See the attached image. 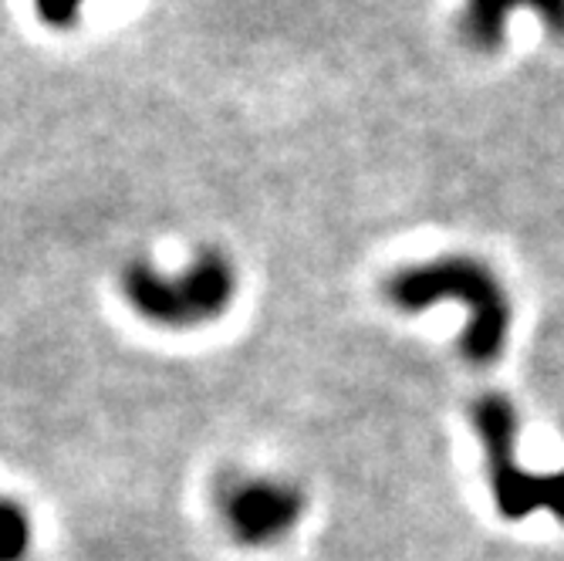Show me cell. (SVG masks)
Returning <instances> with one entry per match:
<instances>
[{
    "label": "cell",
    "instance_id": "8992f818",
    "mask_svg": "<svg viewBox=\"0 0 564 561\" xmlns=\"http://www.w3.org/2000/svg\"><path fill=\"white\" fill-rule=\"evenodd\" d=\"M31 528L18 504L0 500V561H21L28 554Z\"/></svg>",
    "mask_w": 564,
    "mask_h": 561
},
{
    "label": "cell",
    "instance_id": "6da1fadb",
    "mask_svg": "<svg viewBox=\"0 0 564 561\" xmlns=\"http://www.w3.org/2000/svg\"><path fill=\"white\" fill-rule=\"evenodd\" d=\"M386 294L402 312H426L440 301H456L467 312V328L459 352L474 366H490L500 359L510 338V294L500 278L470 253H446V258L402 268L389 278Z\"/></svg>",
    "mask_w": 564,
    "mask_h": 561
},
{
    "label": "cell",
    "instance_id": "7a4b0ae2",
    "mask_svg": "<svg viewBox=\"0 0 564 561\" xmlns=\"http://www.w3.org/2000/svg\"><path fill=\"white\" fill-rule=\"evenodd\" d=\"M474 430L484 446L487 481L500 518L524 521L538 511L564 525V471L534 474L518 461V410L500 392H484L470 410Z\"/></svg>",
    "mask_w": 564,
    "mask_h": 561
},
{
    "label": "cell",
    "instance_id": "5b68a950",
    "mask_svg": "<svg viewBox=\"0 0 564 561\" xmlns=\"http://www.w3.org/2000/svg\"><path fill=\"white\" fill-rule=\"evenodd\" d=\"M521 11L534 14L551 37H564V0H464L459 8V37L474 51H497L507 41V24Z\"/></svg>",
    "mask_w": 564,
    "mask_h": 561
},
{
    "label": "cell",
    "instance_id": "277c9868",
    "mask_svg": "<svg viewBox=\"0 0 564 561\" xmlns=\"http://www.w3.org/2000/svg\"><path fill=\"white\" fill-rule=\"evenodd\" d=\"M304 511V497L297 487L281 481H247L227 494L224 518L230 535L240 544H271L284 538Z\"/></svg>",
    "mask_w": 564,
    "mask_h": 561
},
{
    "label": "cell",
    "instance_id": "52a82bcc",
    "mask_svg": "<svg viewBox=\"0 0 564 561\" xmlns=\"http://www.w3.org/2000/svg\"><path fill=\"white\" fill-rule=\"evenodd\" d=\"M78 4H82V0H34L41 21L55 24V28H68V24L78 21Z\"/></svg>",
    "mask_w": 564,
    "mask_h": 561
},
{
    "label": "cell",
    "instance_id": "3957f363",
    "mask_svg": "<svg viewBox=\"0 0 564 561\" xmlns=\"http://www.w3.org/2000/svg\"><path fill=\"white\" fill-rule=\"evenodd\" d=\"M122 288L142 319L170 328H186L227 312L234 298V271L227 258L207 250L193 261V268L176 278L152 271L149 265H132Z\"/></svg>",
    "mask_w": 564,
    "mask_h": 561
}]
</instances>
